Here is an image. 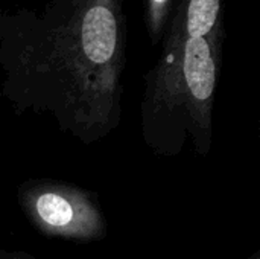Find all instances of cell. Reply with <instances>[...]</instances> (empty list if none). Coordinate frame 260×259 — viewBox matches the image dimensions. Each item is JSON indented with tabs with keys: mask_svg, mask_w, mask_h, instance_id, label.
Instances as JSON below:
<instances>
[{
	"mask_svg": "<svg viewBox=\"0 0 260 259\" xmlns=\"http://www.w3.org/2000/svg\"><path fill=\"white\" fill-rule=\"evenodd\" d=\"M174 0H146L145 23L152 46H157L165 34Z\"/></svg>",
	"mask_w": 260,
	"mask_h": 259,
	"instance_id": "277c9868",
	"label": "cell"
},
{
	"mask_svg": "<svg viewBox=\"0 0 260 259\" xmlns=\"http://www.w3.org/2000/svg\"><path fill=\"white\" fill-rule=\"evenodd\" d=\"M125 64L122 0L0 8L3 96L18 113L46 114L84 143L117 127Z\"/></svg>",
	"mask_w": 260,
	"mask_h": 259,
	"instance_id": "6da1fadb",
	"label": "cell"
},
{
	"mask_svg": "<svg viewBox=\"0 0 260 259\" xmlns=\"http://www.w3.org/2000/svg\"><path fill=\"white\" fill-rule=\"evenodd\" d=\"M254 259H257V258H254Z\"/></svg>",
	"mask_w": 260,
	"mask_h": 259,
	"instance_id": "8992f818",
	"label": "cell"
},
{
	"mask_svg": "<svg viewBox=\"0 0 260 259\" xmlns=\"http://www.w3.org/2000/svg\"><path fill=\"white\" fill-rule=\"evenodd\" d=\"M161 41L160 58L145 78V139L152 150L169 154L190 139L200 154H207L225 27L209 35L165 34Z\"/></svg>",
	"mask_w": 260,
	"mask_h": 259,
	"instance_id": "7a4b0ae2",
	"label": "cell"
},
{
	"mask_svg": "<svg viewBox=\"0 0 260 259\" xmlns=\"http://www.w3.org/2000/svg\"><path fill=\"white\" fill-rule=\"evenodd\" d=\"M8 259H34V258H32V256H27V255H24V253H17V255L9 256Z\"/></svg>",
	"mask_w": 260,
	"mask_h": 259,
	"instance_id": "5b68a950",
	"label": "cell"
},
{
	"mask_svg": "<svg viewBox=\"0 0 260 259\" xmlns=\"http://www.w3.org/2000/svg\"><path fill=\"white\" fill-rule=\"evenodd\" d=\"M20 203L30 223L52 238L96 241L105 237L107 221L94 200L82 189L55 182L26 185Z\"/></svg>",
	"mask_w": 260,
	"mask_h": 259,
	"instance_id": "3957f363",
	"label": "cell"
}]
</instances>
